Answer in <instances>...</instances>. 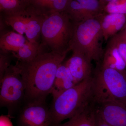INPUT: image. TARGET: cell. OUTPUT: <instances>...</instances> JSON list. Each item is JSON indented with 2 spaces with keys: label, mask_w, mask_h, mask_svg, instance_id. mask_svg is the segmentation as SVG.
Instances as JSON below:
<instances>
[{
  "label": "cell",
  "mask_w": 126,
  "mask_h": 126,
  "mask_svg": "<svg viewBox=\"0 0 126 126\" xmlns=\"http://www.w3.org/2000/svg\"><path fill=\"white\" fill-rule=\"evenodd\" d=\"M74 23L71 50L83 54L92 62H101L104 39L99 20L96 18Z\"/></svg>",
  "instance_id": "4"
},
{
  "label": "cell",
  "mask_w": 126,
  "mask_h": 126,
  "mask_svg": "<svg viewBox=\"0 0 126 126\" xmlns=\"http://www.w3.org/2000/svg\"><path fill=\"white\" fill-rule=\"evenodd\" d=\"M74 23L65 12H56L46 16L41 32L43 45L51 51L70 49Z\"/></svg>",
  "instance_id": "5"
},
{
  "label": "cell",
  "mask_w": 126,
  "mask_h": 126,
  "mask_svg": "<svg viewBox=\"0 0 126 126\" xmlns=\"http://www.w3.org/2000/svg\"><path fill=\"white\" fill-rule=\"evenodd\" d=\"M95 105L93 103L68 121L55 126H95Z\"/></svg>",
  "instance_id": "16"
},
{
  "label": "cell",
  "mask_w": 126,
  "mask_h": 126,
  "mask_svg": "<svg viewBox=\"0 0 126 126\" xmlns=\"http://www.w3.org/2000/svg\"><path fill=\"white\" fill-rule=\"evenodd\" d=\"M18 126H53L46 101L27 102L18 118Z\"/></svg>",
  "instance_id": "8"
},
{
  "label": "cell",
  "mask_w": 126,
  "mask_h": 126,
  "mask_svg": "<svg viewBox=\"0 0 126 126\" xmlns=\"http://www.w3.org/2000/svg\"><path fill=\"white\" fill-rule=\"evenodd\" d=\"M99 105V107H97L98 110L109 125L110 126H126V106L112 102Z\"/></svg>",
  "instance_id": "12"
},
{
  "label": "cell",
  "mask_w": 126,
  "mask_h": 126,
  "mask_svg": "<svg viewBox=\"0 0 126 126\" xmlns=\"http://www.w3.org/2000/svg\"><path fill=\"white\" fill-rule=\"evenodd\" d=\"M0 79V104L5 107L9 113L25 100L26 84L18 63L11 65Z\"/></svg>",
  "instance_id": "6"
},
{
  "label": "cell",
  "mask_w": 126,
  "mask_h": 126,
  "mask_svg": "<svg viewBox=\"0 0 126 126\" xmlns=\"http://www.w3.org/2000/svg\"><path fill=\"white\" fill-rule=\"evenodd\" d=\"M76 84L68 68L63 63L58 68L50 94L55 98Z\"/></svg>",
  "instance_id": "14"
},
{
  "label": "cell",
  "mask_w": 126,
  "mask_h": 126,
  "mask_svg": "<svg viewBox=\"0 0 126 126\" xmlns=\"http://www.w3.org/2000/svg\"><path fill=\"white\" fill-rule=\"evenodd\" d=\"M95 126H110L103 119L96 107L95 111Z\"/></svg>",
  "instance_id": "23"
},
{
  "label": "cell",
  "mask_w": 126,
  "mask_h": 126,
  "mask_svg": "<svg viewBox=\"0 0 126 126\" xmlns=\"http://www.w3.org/2000/svg\"><path fill=\"white\" fill-rule=\"evenodd\" d=\"M42 53L41 46L38 43H32L27 40L22 47L13 54L20 62L27 63Z\"/></svg>",
  "instance_id": "18"
},
{
  "label": "cell",
  "mask_w": 126,
  "mask_h": 126,
  "mask_svg": "<svg viewBox=\"0 0 126 126\" xmlns=\"http://www.w3.org/2000/svg\"><path fill=\"white\" fill-rule=\"evenodd\" d=\"M70 0H29L30 5L46 15L64 12Z\"/></svg>",
  "instance_id": "15"
},
{
  "label": "cell",
  "mask_w": 126,
  "mask_h": 126,
  "mask_svg": "<svg viewBox=\"0 0 126 126\" xmlns=\"http://www.w3.org/2000/svg\"><path fill=\"white\" fill-rule=\"evenodd\" d=\"M94 101L93 77L77 84L53 98L49 108L53 126L70 119Z\"/></svg>",
  "instance_id": "2"
},
{
  "label": "cell",
  "mask_w": 126,
  "mask_h": 126,
  "mask_svg": "<svg viewBox=\"0 0 126 126\" xmlns=\"http://www.w3.org/2000/svg\"><path fill=\"white\" fill-rule=\"evenodd\" d=\"M98 63L104 67L119 70H125L126 67V62L111 39L107 42L101 60Z\"/></svg>",
  "instance_id": "13"
},
{
  "label": "cell",
  "mask_w": 126,
  "mask_h": 126,
  "mask_svg": "<svg viewBox=\"0 0 126 126\" xmlns=\"http://www.w3.org/2000/svg\"><path fill=\"white\" fill-rule=\"evenodd\" d=\"M99 0L100 1V2L104 8L106 5L108 4V3L115 0Z\"/></svg>",
  "instance_id": "25"
},
{
  "label": "cell",
  "mask_w": 126,
  "mask_h": 126,
  "mask_svg": "<svg viewBox=\"0 0 126 126\" xmlns=\"http://www.w3.org/2000/svg\"><path fill=\"white\" fill-rule=\"evenodd\" d=\"M96 18L101 23L105 42H107L112 37L119 33L126 25V14L103 11Z\"/></svg>",
  "instance_id": "11"
},
{
  "label": "cell",
  "mask_w": 126,
  "mask_h": 126,
  "mask_svg": "<svg viewBox=\"0 0 126 126\" xmlns=\"http://www.w3.org/2000/svg\"><path fill=\"white\" fill-rule=\"evenodd\" d=\"M104 9L99 0H70L65 12L76 23L96 18Z\"/></svg>",
  "instance_id": "9"
},
{
  "label": "cell",
  "mask_w": 126,
  "mask_h": 126,
  "mask_svg": "<svg viewBox=\"0 0 126 126\" xmlns=\"http://www.w3.org/2000/svg\"><path fill=\"white\" fill-rule=\"evenodd\" d=\"M29 5V0H0V12L4 15L18 12Z\"/></svg>",
  "instance_id": "19"
},
{
  "label": "cell",
  "mask_w": 126,
  "mask_h": 126,
  "mask_svg": "<svg viewBox=\"0 0 126 126\" xmlns=\"http://www.w3.org/2000/svg\"><path fill=\"white\" fill-rule=\"evenodd\" d=\"M47 16L29 5L18 12L4 15V20L6 24L18 33L25 34L29 41L37 43L41 36L43 21Z\"/></svg>",
  "instance_id": "7"
},
{
  "label": "cell",
  "mask_w": 126,
  "mask_h": 126,
  "mask_svg": "<svg viewBox=\"0 0 126 126\" xmlns=\"http://www.w3.org/2000/svg\"><path fill=\"white\" fill-rule=\"evenodd\" d=\"M117 47L118 51L126 63V40L120 33L110 38Z\"/></svg>",
  "instance_id": "21"
},
{
  "label": "cell",
  "mask_w": 126,
  "mask_h": 126,
  "mask_svg": "<svg viewBox=\"0 0 126 126\" xmlns=\"http://www.w3.org/2000/svg\"><path fill=\"white\" fill-rule=\"evenodd\" d=\"M97 64L93 76L94 101L98 104L112 102L126 106V71Z\"/></svg>",
  "instance_id": "3"
},
{
  "label": "cell",
  "mask_w": 126,
  "mask_h": 126,
  "mask_svg": "<svg viewBox=\"0 0 126 126\" xmlns=\"http://www.w3.org/2000/svg\"><path fill=\"white\" fill-rule=\"evenodd\" d=\"M119 33L126 40V25L123 29Z\"/></svg>",
  "instance_id": "26"
},
{
  "label": "cell",
  "mask_w": 126,
  "mask_h": 126,
  "mask_svg": "<svg viewBox=\"0 0 126 126\" xmlns=\"http://www.w3.org/2000/svg\"><path fill=\"white\" fill-rule=\"evenodd\" d=\"M27 40L23 35L14 32H9L1 36V51L6 53L11 52L14 53L22 47Z\"/></svg>",
  "instance_id": "17"
},
{
  "label": "cell",
  "mask_w": 126,
  "mask_h": 126,
  "mask_svg": "<svg viewBox=\"0 0 126 126\" xmlns=\"http://www.w3.org/2000/svg\"><path fill=\"white\" fill-rule=\"evenodd\" d=\"M0 126H14L9 117L6 116H1L0 117Z\"/></svg>",
  "instance_id": "24"
},
{
  "label": "cell",
  "mask_w": 126,
  "mask_h": 126,
  "mask_svg": "<svg viewBox=\"0 0 126 126\" xmlns=\"http://www.w3.org/2000/svg\"><path fill=\"white\" fill-rule=\"evenodd\" d=\"M0 53V78L4 75L5 72L9 67L10 64V59L7 53L2 52Z\"/></svg>",
  "instance_id": "22"
},
{
  "label": "cell",
  "mask_w": 126,
  "mask_h": 126,
  "mask_svg": "<svg viewBox=\"0 0 126 126\" xmlns=\"http://www.w3.org/2000/svg\"><path fill=\"white\" fill-rule=\"evenodd\" d=\"M70 49L42 53L27 63H18L26 84L25 100L46 101L59 66Z\"/></svg>",
  "instance_id": "1"
},
{
  "label": "cell",
  "mask_w": 126,
  "mask_h": 126,
  "mask_svg": "<svg viewBox=\"0 0 126 126\" xmlns=\"http://www.w3.org/2000/svg\"><path fill=\"white\" fill-rule=\"evenodd\" d=\"M104 12L108 13L126 14V0H115L106 5Z\"/></svg>",
  "instance_id": "20"
},
{
  "label": "cell",
  "mask_w": 126,
  "mask_h": 126,
  "mask_svg": "<svg viewBox=\"0 0 126 126\" xmlns=\"http://www.w3.org/2000/svg\"><path fill=\"white\" fill-rule=\"evenodd\" d=\"M72 52V56L65 63L77 84L93 77L92 61L80 52Z\"/></svg>",
  "instance_id": "10"
}]
</instances>
